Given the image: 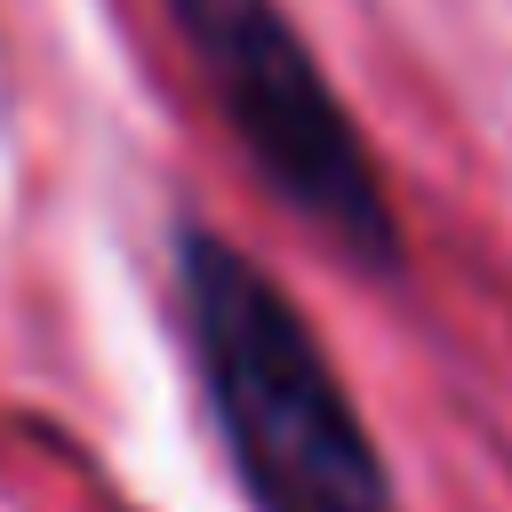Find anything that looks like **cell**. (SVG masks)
<instances>
[{
  "label": "cell",
  "mask_w": 512,
  "mask_h": 512,
  "mask_svg": "<svg viewBox=\"0 0 512 512\" xmlns=\"http://www.w3.org/2000/svg\"><path fill=\"white\" fill-rule=\"evenodd\" d=\"M168 288L192 384L248 512H400L392 464L336 376L328 336L264 256L216 224H176Z\"/></svg>",
  "instance_id": "obj_1"
},
{
  "label": "cell",
  "mask_w": 512,
  "mask_h": 512,
  "mask_svg": "<svg viewBox=\"0 0 512 512\" xmlns=\"http://www.w3.org/2000/svg\"><path fill=\"white\" fill-rule=\"evenodd\" d=\"M184 64L208 88L216 128L240 144L248 176L288 208L336 264L368 280L408 272V224L376 168L360 112L336 96L320 48L288 16V0H160Z\"/></svg>",
  "instance_id": "obj_2"
}]
</instances>
